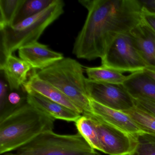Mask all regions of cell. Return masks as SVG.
Listing matches in <instances>:
<instances>
[{"label": "cell", "instance_id": "obj_1", "mask_svg": "<svg viewBox=\"0 0 155 155\" xmlns=\"http://www.w3.org/2000/svg\"><path fill=\"white\" fill-rule=\"evenodd\" d=\"M88 11L73 45L79 59H101L117 36L130 31L142 21L140 0H80Z\"/></svg>", "mask_w": 155, "mask_h": 155}, {"label": "cell", "instance_id": "obj_2", "mask_svg": "<svg viewBox=\"0 0 155 155\" xmlns=\"http://www.w3.org/2000/svg\"><path fill=\"white\" fill-rule=\"evenodd\" d=\"M56 120L28 103L0 117V154L17 150L53 130Z\"/></svg>", "mask_w": 155, "mask_h": 155}, {"label": "cell", "instance_id": "obj_3", "mask_svg": "<svg viewBox=\"0 0 155 155\" xmlns=\"http://www.w3.org/2000/svg\"><path fill=\"white\" fill-rule=\"evenodd\" d=\"M65 6L62 0H54L38 14L0 29V62L22 47L38 41L47 28L63 14Z\"/></svg>", "mask_w": 155, "mask_h": 155}, {"label": "cell", "instance_id": "obj_4", "mask_svg": "<svg viewBox=\"0 0 155 155\" xmlns=\"http://www.w3.org/2000/svg\"><path fill=\"white\" fill-rule=\"evenodd\" d=\"M84 70L83 66L76 60L64 58L45 69L37 71V74L62 92L82 115L91 116Z\"/></svg>", "mask_w": 155, "mask_h": 155}, {"label": "cell", "instance_id": "obj_5", "mask_svg": "<svg viewBox=\"0 0 155 155\" xmlns=\"http://www.w3.org/2000/svg\"><path fill=\"white\" fill-rule=\"evenodd\" d=\"M18 155H100L78 132L71 135L46 131L17 150Z\"/></svg>", "mask_w": 155, "mask_h": 155}, {"label": "cell", "instance_id": "obj_6", "mask_svg": "<svg viewBox=\"0 0 155 155\" xmlns=\"http://www.w3.org/2000/svg\"><path fill=\"white\" fill-rule=\"evenodd\" d=\"M101 64L122 73L143 71L147 68L134 46L130 33L116 38L101 59Z\"/></svg>", "mask_w": 155, "mask_h": 155}, {"label": "cell", "instance_id": "obj_7", "mask_svg": "<svg viewBox=\"0 0 155 155\" xmlns=\"http://www.w3.org/2000/svg\"><path fill=\"white\" fill-rule=\"evenodd\" d=\"M86 89L91 99L105 107L124 111L135 107L133 99L122 85L86 80Z\"/></svg>", "mask_w": 155, "mask_h": 155}, {"label": "cell", "instance_id": "obj_8", "mask_svg": "<svg viewBox=\"0 0 155 155\" xmlns=\"http://www.w3.org/2000/svg\"><path fill=\"white\" fill-rule=\"evenodd\" d=\"M99 140L101 151L109 155H131L137 137L110 126L91 116Z\"/></svg>", "mask_w": 155, "mask_h": 155}, {"label": "cell", "instance_id": "obj_9", "mask_svg": "<svg viewBox=\"0 0 155 155\" xmlns=\"http://www.w3.org/2000/svg\"><path fill=\"white\" fill-rule=\"evenodd\" d=\"M91 116L99 120L133 136L145 133L123 111L105 107L90 99Z\"/></svg>", "mask_w": 155, "mask_h": 155}, {"label": "cell", "instance_id": "obj_10", "mask_svg": "<svg viewBox=\"0 0 155 155\" xmlns=\"http://www.w3.org/2000/svg\"><path fill=\"white\" fill-rule=\"evenodd\" d=\"M19 58L28 63L33 70L45 69L64 58L63 54L52 50L38 41L18 50Z\"/></svg>", "mask_w": 155, "mask_h": 155}, {"label": "cell", "instance_id": "obj_11", "mask_svg": "<svg viewBox=\"0 0 155 155\" xmlns=\"http://www.w3.org/2000/svg\"><path fill=\"white\" fill-rule=\"evenodd\" d=\"M23 87L27 93L35 92L82 115L80 110L62 92L48 82L40 78L37 75L36 70H33L32 73L23 85Z\"/></svg>", "mask_w": 155, "mask_h": 155}, {"label": "cell", "instance_id": "obj_12", "mask_svg": "<svg viewBox=\"0 0 155 155\" xmlns=\"http://www.w3.org/2000/svg\"><path fill=\"white\" fill-rule=\"evenodd\" d=\"M31 66L25 61L13 55L0 62V70L8 84L10 90H18L28 81Z\"/></svg>", "mask_w": 155, "mask_h": 155}, {"label": "cell", "instance_id": "obj_13", "mask_svg": "<svg viewBox=\"0 0 155 155\" xmlns=\"http://www.w3.org/2000/svg\"><path fill=\"white\" fill-rule=\"evenodd\" d=\"M132 42L148 67L155 68V37L143 21L130 32Z\"/></svg>", "mask_w": 155, "mask_h": 155}, {"label": "cell", "instance_id": "obj_14", "mask_svg": "<svg viewBox=\"0 0 155 155\" xmlns=\"http://www.w3.org/2000/svg\"><path fill=\"white\" fill-rule=\"evenodd\" d=\"M27 101L55 120L75 122L81 116L79 113L35 92L27 93Z\"/></svg>", "mask_w": 155, "mask_h": 155}, {"label": "cell", "instance_id": "obj_15", "mask_svg": "<svg viewBox=\"0 0 155 155\" xmlns=\"http://www.w3.org/2000/svg\"><path fill=\"white\" fill-rule=\"evenodd\" d=\"M122 86L132 99H147L155 101V80L145 71L127 76Z\"/></svg>", "mask_w": 155, "mask_h": 155}, {"label": "cell", "instance_id": "obj_16", "mask_svg": "<svg viewBox=\"0 0 155 155\" xmlns=\"http://www.w3.org/2000/svg\"><path fill=\"white\" fill-rule=\"evenodd\" d=\"M88 79L92 81L110 84L122 85L127 76L112 69L101 66L98 67H86Z\"/></svg>", "mask_w": 155, "mask_h": 155}, {"label": "cell", "instance_id": "obj_17", "mask_svg": "<svg viewBox=\"0 0 155 155\" xmlns=\"http://www.w3.org/2000/svg\"><path fill=\"white\" fill-rule=\"evenodd\" d=\"M78 132L94 149L101 151L99 140L91 116L81 115L75 122Z\"/></svg>", "mask_w": 155, "mask_h": 155}, {"label": "cell", "instance_id": "obj_18", "mask_svg": "<svg viewBox=\"0 0 155 155\" xmlns=\"http://www.w3.org/2000/svg\"><path fill=\"white\" fill-rule=\"evenodd\" d=\"M123 112L127 114L143 132L155 136V116L135 106Z\"/></svg>", "mask_w": 155, "mask_h": 155}, {"label": "cell", "instance_id": "obj_19", "mask_svg": "<svg viewBox=\"0 0 155 155\" xmlns=\"http://www.w3.org/2000/svg\"><path fill=\"white\" fill-rule=\"evenodd\" d=\"M54 0H25L18 12L13 25L35 16L48 7Z\"/></svg>", "mask_w": 155, "mask_h": 155}, {"label": "cell", "instance_id": "obj_20", "mask_svg": "<svg viewBox=\"0 0 155 155\" xmlns=\"http://www.w3.org/2000/svg\"><path fill=\"white\" fill-rule=\"evenodd\" d=\"M25 0H0V29L12 26Z\"/></svg>", "mask_w": 155, "mask_h": 155}, {"label": "cell", "instance_id": "obj_21", "mask_svg": "<svg viewBox=\"0 0 155 155\" xmlns=\"http://www.w3.org/2000/svg\"><path fill=\"white\" fill-rule=\"evenodd\" d=\"M27 102V93L23 87L18 90H10L4 108L0 111V117L7 115Z\"/></svg>", "mask_w": 155, "mask_h": 155}, {"label": "cell", "instance_id": "obj_22", "mask_svg": "<svg viewBox=\"0 0 155 155\" xmlns=\"http://www.w3.org/2000/svg\"><path fill=\"white\" fill-rule=\"evenodd\" d=\"M131 155H155V136L144 133L137 136V147Z\"/></svg>", "mask_w": 155, "mask_h": 155}, {"label": "cell", "instance_id": "obj_23", "mask_svg": "<svg viewBox=\"0 0 155 155\" xmlns=\"http://www.w3.org/2000/svg\"><path fill=\"white\" fill-rule=\"evenodd\" d=\"M134 105L144 111L155 116V101L147 99H133Z\"/></svg>", "mask_w": 155, "mask_h": 155}, {"label": "cell", "instance_id": "obj_24", "mask_svg": "<svg viewBox=\"0 0 155 155\" xmlns=\"http://www.w3.org/2000/svg\"><path fill=\"white\" fill-rule=\"evenodd\" d=\"M9 91L8 84L4 77V75L1 72L0 80V111H2L6 106Z\"/></svg>", "mask_w": 155, "mask_h": 155}, {"label": "cell", "instance_id": "obj_25", "mask_svg": "<svg viewBox=\"0 0 155 155\" xmlns=\"http://www.w3.org/2000/svg\"><path fill=\"white\" fill-rule=\"evenodd\" d=\"M143 21L155 33V13H151L143 8Z\"/></svg>", "mask_w": 155, "mask_h": 155}, {"label": "cell", "instance_id": "obj_26", "mask_svg": "<svg viewBox=\"0 0 155 155\" xmlns=\"http://www.w3.org/2000/svg\"><path fill=\"white\" fill-rule=\"evenodd\" d=\"M140 1L144 9L155 13V0H140Z\"/></svg>", "mask_w": 155, "mask_h": 155}, {"label": "cell", "instance_id": "obj_27", "mask_svg": "<svg viewBox=\"0 0 155 155\" xmlns=\"http://www.w3.org/2000/svg\"><path fill=\"white\" fill-rule=\"evenodd\" d=\"M145 71L155 80V68L148 67L145 70Z\"/></svg>", "mask_w": 155, "mask_h": 155}, {"label": "cell", "instance_id": "obj_28", "mask_svg": "<svg viewBox=\"0 0 155 155\" xmlns=\"http://www.w3.org/2000/svg\"><path fill=\"white\" fill-rule=\"evenodd\" d=\"M5 155H17V154H16V153H15V154H5Z\"/></svg>", "mask_w": 155, "mask_h": 155}, {"label": "cell", "instance_id": "obj_29", "mask_svg": "<svg viewBox=\"0 0 155 155\" xmlns=\"http://www.w3.org/2000/svg\"><path fill=\"white\" fill-rule=\"evenodd\" d=\"M151 31H152V32H153V34H154V36H155V32H154V31H152V30H151Z\"/></svg>", "mask_w": 155, "mask_h": 155}]
</instances>
